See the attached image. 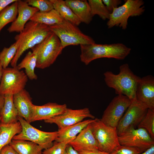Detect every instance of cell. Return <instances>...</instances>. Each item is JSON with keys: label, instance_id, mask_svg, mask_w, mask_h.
Segmentation results:
<instances>
[{"label": "cell", "instance_id": "cell-1", "mask_svg": "<svg viewBox=\"0 0 154 154\" xmlns=\"http://www.w3.org/2000/svg\"><path fill=\"white\" fill-rule=\"evenodd\" d=\"M104 75L106 85L114 89L116 94L125 96L131 101L136 99L137 85L140 77L133 73L128 64L121 65L118 74L107 71L104 73Z\"/></svg>", "mask_w": 154, "mask_h": 154}, {"label": "cell", "instance_id": "cell-2", "mask_svg": "<svg viewBox=\"0 0 154 154\" xmlns=\"http://www.w3.org/2000/svg\"><path fill=\"white\" fill-rule=\"evenodd\" d=\"M81 61L87 65L92 61L100 58L124 59L130 53L131 49L121 43L110 44L80 45Z\"/></svg>", "mask_w": 154, "mask_h": 154}, {"label": "cell", "instance_id": "cell-3", "mask_svg": "<svg viewBox=\"0 0 154 154\" xmlns=\"http://www.w3.org/2000/svg\"><path fill=\"white\" fill-rule=\"evenodd\" d=\"M52 32L47 25L31 21L28 22L22 31L15 37L19 38L21 42L11 62L12 67L17 66L19 59L24 52L41 43Z\"/></svg>", "mask_w": 154, "mask_h": 154}, {"label": "cell", "instance_id": "cell-4", "mask_svg": "<svg viewBox=\"0 0 154 154\" xmlns=\"http://www.w3.org/2000/svg\"><path fill=\"white\" fill-rule=\"evenodd\" d=\"M63 48L57 36L52 32L42 42L31 48L37 54L36 68L43 69L52 65Z\"/></svg>", "mask_w": 154, "mask_h": 154}, {"label": "cell", "instance_id": "cell-5", "mask_svg": "<svg viewBox=\"0 0 154 154\" xmlns=\"http://www.w3.org/2000/svg\"><path fill=\"white\" fill-rule=\"evenodd\" d=\"M49 27L58 38L63 48L71 45L95 43L92 37L83 33L77 26L66 20L64 19L59 24L50 26Z\"/></svg>", "mask_w": 154, "mask_h": 154}, {"label": "cell", "instance_id": "cell-6", "mask_svg": "<svg viewBox=\"0 0 154 154\" xmlns=\"http://www.w3.org/2000/svg\"><path fill=\"white\" fill-rule=\"evenodd\" d=\"M144 4L143 0H125L123 4L114 8L110 14L107 23L108 28L116 26L126 29L129 17L139 16L144 13Z\"/></svg>", "mask_w": 154, "mask_h": 154}, {"label": "cell", "instance_id": "cell-7", "mask_svg": "<svg viewBox=\"0 0 154 154\" xmlns=\"http://www.w3.org/2000/svg\"><path fill=\"white\" fill-rule=\"evenodd\" d=\"M18 121L20 122L22 130L20 133L15 135L13 139L23 140L35 143L46 149L51 147L53 141L58 137V131L46 132L38 129L30 124L22 117L19 116Z\"/></svg>", "mask_w": 154, "mask_h": 154}, {"label": "cell", "instance_id": "cell-8", "mask_svg": "<svg viewBox=\"0 0 154 154\" xmlns=\"http://www.w3.org/2000/svg\"><path fill=\"white\" fill-rule=\"evenodd\" d=\"M91 125L99 150L111 154L120 145L116 127L108 126L97 118L91 123Z\"/></svg>", "mask_w": 154, "mask_h": 154}, {"label": "cell", "instance_id": "cell-9", "mask_svg": "<svg viewBox=\"0 0 154 154\" xmlns=\"http://www.w3.org/2000/svg\"><path fill=\"white\" fill-rule=\"evenodd\" d=\"M28 78L23 70L15 67L3 69L0 84V95H14L24 89Z\"/></svg>", "mask_w": 154, "mask_h": 154}, {"label": "cell", "instance_id": "cell-10", "mask_svg": "<svg viewBox=\"0 0 154 154\" xmlns=\"http://www.w3.org/2000/svg\"><path fill=\"white\" fill-rule=\"evenodd\" d=\"M119 144L137 148L142 152L154 145V141L145 129L131 127L118 135Z\"/></svg>", "mask_w": 154, "mask_h": 154}, {"label": "cell", "instance_id": "cell-11", "mask_svg": "<svg viewBox=\"0 0 154 154\" xmlns=\"http://www.w3.org/2000/svg\"><path fill=\"white\" fill-rule=\"evenodd\" d=\"M131 101L123 95L114 97L104 111L100 120L106 125L116 127Z\"/></svg>", "mask_w": 154, "mask_h": 154}, {"label": "cell", "instance_id": "cell-12", "mask_svg": "<svg viewBox=\"0 0 154 154\" xmlns=\"http://www.w3.org/2000/svg\"><path fill=\"white\" fill-rule=\"evenodd\" d=\"M148 109L146 105L137 99L132 101L116 127L118 135L131 127L137 126Z\"/></svg>", "mask_w": 154, "mask_h": 154}, {"label": "cell", "instance_id": "cell-13", "mask_svg": "<svg viewBox=\"0 0 154 154\" xmlns=\"http://www.w3.org/2000/svg\"><path fill=\"white\" fill-rule=\"evenodd\" d=\"M86 118L95 119L88 108L74 110L67 108L62 114L44 121L47 123L55 124L59 129L81 121Z\"/></svg>", "mask_w": 154, "mask_h": 154}, {"label": "cell", "instance_id": "cell-14", "mask_svg": "<svg viewBox=\"0 0 154 154\" xmlns=\"http://www.w3.org/2000/svg\"><path fill=\"white\" fill-rule=\"evenodd\" d=\"M137 100L148 108L154 109V77L148 75L140 78L137 85Z\"/></svg>", "mask_w": 154, "mask_h": 154}, {"label": "cell", "instance_id": "cell-15", "mask_svg": "<svg viewBox=\"0 0 154 154\" xmlns=\"http://www.w3.org/2000/svg\"><path fill=\"white\" fill-rule=\"evenodd\" d=\"M68 144L78 152L99 150L98 142L92 132L91 123L84 128Z\"/></svg>", "mask_w": 154, "mask_h": 154}, {"label": "cell", "instance_id": "cell-16", "mask_svg": "<svg viewBox=\"0 0 154 154\" xmlns=\"http://www.w3.org/2000/svg\"><path fill=\"white\" fill-rule=\"evenodd\" d=\"M17 9V18L7 29L9 33L21 32L28 21L39 11L37 8L29 5L25 0H18Z\"/></svg>", "mask_w": 154, "mask_h": 154}, {"label": "cell", "instance_id": "cell-17", "mask_svg": "<svg viewBox=\"0 0 154 154\" xmlns=\"http://www.w3.org/2000/svg\"><path fill=\"white\" fill-rule=\"evenodd\" d=\"M66 104L49 102L42 106L33 104L31 122L45 120L63 113L67 108Z\"/></svg>", "mask_w": 154, "mask_h": 154}, {"label": "cell", "instance_id": "cell-18", "mask_svg": "<svg viewBox=\"0 0 154 154\" xmlns=\"http://www.w3.org/2000/svg\"><path fill=\"white\" fill-rule=\"evenodd\" d=\"M13 100L19 116L31 123L33 104L29 92L24 89L14 95Z\"/></svg>", "mask_w": 154, "mask_h": 154}, {"label": "cell", "instance_id": "cell-19", "mask_svg": "<svg viewBox=\"0 0 154 154\" xmlns=\"http://www.w3.org/2000/svg\"><path fill=\"white\" fill-rule=\"evenodd\" d=\"M67 5L72 10L81 22L88 24L93 16L88 2L86 0H66Z\"/></svg>", "mask_w": 154, "mask_h": 154}, {"label": "cell", "instance_id": "cell-20", "mask_svg": "<svg viewBox=\"0 0 154 154\" xmlns=\"http://www.w3.org/2000/svg\"><path fill=\"white\" fill-rule=\"evenodd\" d=\"M4 102L1 111L0 122L8 124L18 121V113L13 102V95L7 94L4 96Z\"/></svg>", "mask_w": 154, "mask_h": 154}, {"label": "cell", "instance_id": "cell-21", "mask_svg": "<svg viewBox=\"0 0 154 154\" xmlns=\"http://www.w3.org/2000/svg\"><path fill=\"white\" fill-rule=\"evenodd\" d=\"M96 118L83 120L73 125L58 129V137L55 141L60 142L66 140H73L88 124L92 123Z\"/></svg>", "mask_w": 154, "mask_h": 154}, {"label": "cell", "instance_id": "cell-22", "mask_svg": "<svg viewBox=\"0 0 154 154\" xmlns=\"http://www.w3.org/2000/svg\"><path fill=\"white\" fill-rule=\"evenodd\" d=\"M22 130L20 122L5 124L0 122V151L5 146L9 145L13 137Z\"/></svg>", "mask_w": 154, "mask_h": 154}, {"label": "cell", "instance_id": "cell-23", "mask_svg": "<svg viewBox=\"0 0 154 154\" xmlns=\"http://www.w3.org/2000/svg\"><path fill=\"white\" fill-rule=\"evenodd\" d=\"M19 154H42V147L32 142L13 139L9 144Z\"/></svg>", "mask_w": 154, "mask_h": 154}, {"label": "cell", "instance_id": "cell-24", "mask_svg": "<svg viewBox=\"0 0 154 154\" xmlns=\"http://www.w3.org/2000/svg\"><path fill=\"white\" fill-rule=\"evenodd\" d=\"M64 19L54 9L46 12L39 11L34 14L30 20L50 26L59 24L63 22Z\"/></svg>", "mask_w": 154, "mask_h": 154}, {"label": "cell", "instance_id": "cell-25", "mask_svg": "<svg viewBox=\"0 0 154 154\" xmlns=\"http://www.w3.org/2000/svg\"><path fill=\"white\" fill-rule=\"evenodd\" d=\"M37 56V54L30 51L28 52L25 57L17 65L18 69L21 70L25 68L26 75L31 80H36L37 76L35 72L36 66Z\"/></svg>", "mask_w": 154, "mask_h": 154}, {"label": "cell", "instance_id": "cell-26", "mask_svg": "<svg viewBox=\"0 0 154 154\" xmlns=\"http://www.w3.org/2000/svg\"><path fill=\"white\" fill-rule=\"evenodd\" d=\"M53 5L54 9L64 20H67L76 26L81 22L71 9L62 0H50Z\"/></svg>", "mask_w": 154, "mask_h": 154}, {"label": "cell", "instance_id": "cell-27", "mask_svg": "<svg viewBox=\"0 0 154 154\" xmlns=\"http://www.w3.org/2000/svg\"><path fill=\"white\" fill-rule=\"evenodd\" d=\"M17 1L8 6L0 12V33L7 24L13 23L18 14Z\"/></svg>", "mask_w": 154, "mask_h": 154}, {"label": "cell", "instance_id": "cell-28", "mask_svg": "<svg viewBox=\"0 0 154 154\" xmlns=\"http://www.w3.org/2000/svg\"><path fill=\"white\" fill-rule=\"evenodd\" d=\"M15 42L9 47H4L0 52V63L3 69L8 66L15 56L20 46L21 40L19 38H15Z\"/></svg>", "mask_w": 154, "mask_h": 154}, {"label": "cell", "instance_id": "cell-29", "mask_svg": "<svg viewBox=\"0 0 154 154\" xmlns=\"http://www.w3.org/2000/svg\"><path fill=\"white\" fill-rule=\"evenodd\" d=\"M91 13L93 17L98 15L103 20H108L110 13L103 3L102 0H89Z\"/></svg>", "mask_w": 154, "mask_h": 154}, {"label": "cell", "instance_id": "cell-30", "mask_svg": "<svg viewBox=\"0 0 154 154\" xmlns=\"http://www.w3.org/2000/svg\"><path fill=\"white\" fill-rule=\"evenodd\" d=\"M137 127L145 129L154 139V109H148L146 114L137 125Z\"/></svg>", "mask_w": 154, "mask_h": 154}, {"label": "cell", "instance_id": "cell-31", "mask_svg": "<svg viewBox=\"0 0 154 154\" xmlns=\"http://www.w3.org/2000/svg\"><path fill=\"white\" fill-rule=\"evenodd\" d=\"M72 140H66L60 142L55 141L52 146L44 149L42 154H65L67 145Z\"/></svg>", "mask_w": 154, "mask_h": 154}, {"label": "cell", "instance_id": "cell-32", "mask_svg": "<svg viewBox=\"0 0 154 154\" xmlns=\"http://www.w3.org/2000/svg\"><path fill=\"white\" fill-rule=\"evenodd\" d=\"M25 1L29 5L37 8L40 12H48L54 9L52 3L50 0Z\"/></svg>", "mask_w": 154, "mask_h": 154}, {"label": "cell", "instance_id": "cell-33", "mask_svg": "<svg viewBox=\"0 0 154 154\" xmlns=\"http://www.w3.org/2000/svg\"><path fill=\"white\" fill-rule=\"evenodd\" d=\"M141 153V151L137 148L120 145L111 154H139Z\"/></svg>", "mask_w": 154, "mask_h": 154}, {"label": "cell", "instance_id": "cell-34", "mask_svg": "<svg viewBox=\"0 0 154 154\" xmlns=\"http://www.w3.org/2000/svg\"><path fill=\"white\" fill-rule=\"evenodd\" d=\"M102 1L110 13L114 8L118 7L122 2L120 0H102Z\"/></svg>", "mask_w": 154, "mask_h": 154}, {"label": "cell", "instance_id": "cell-35", "mask_svg": "<svg viewBox=\"0 0 154 154\" xmlns=\"http://www.w3.org/2000/svg\"><path fill=\"white\" fill-rule=\"evenodd\" d=\"M0 154H19L10 145H7L0 151Z\"/></svg>", "mask_w": 154, "mask_h": 154}, {"label": "cell", "instance_id": "cell-36", "mask_svg": "<svg viewBox=\"0 0 154 154\" xmlns=\"http://www.w3.org/2000/svg\"><path fill=\"white\" fill-rule=\"evenodd\" d=\"M17 0H0V12L4 8Z\"/></svg>", "mask_w": 154, "mask_h": 154}, {"label": "cell", "instance_id": "cell-37", "mask_svg": "<svg viewBox=\"0 0 154 154\" xmlns=\"http://www.w3.org/2000/svg\"><path fill=\"white\" fill-rule=\"evenodd\" d=\"M78 153L79 154H111L99 150L94 151H82Z\"/></svg>", "mask_w": 154, "mask_h": 154}, {"label": "cell", "instance_id": "cell-38", "mask_svg": "<svg viewBox=\"0 0 154 154\" xmlns=\"http://www.w3.org/2000/svg\"><path fill=\"white\" fill-rule=\"evenodd\" d=\"M65 154H79V153L71 145L68 144L66 148Z\"/></svg>", "mask_w": 154, "mask_h": 154}, {"label": "cell", "instance_id": "cell-39", "mask_svg": "<svg viewBox=\"0 0 154 154\" xmlns=\"http://www.w3.org/2000/svg\"><path fill=\"white\" fill-rule=\"evenodd\" d=\"M139 154H154V145L146 149L143 153Z\"/></svg>", "mask_w": 154, "mask_h": 154}, {"label": "cell", "instance_id": "cell-40", "mask_svg": "<svg viewBox=\"0 0 154 154\" xmlns=\"http://www.w3.org/2000/svg\"><path fill=\"white\" fill-rule=\"evenodd\" d=\"M4 102V96L0 95V113L3 106Z\"/></svg>", "mask_w": 154, "mask_h": 154}, {"label": "cell", "instance_id": "cell-41", "mask_svg": "<svg viewBox=\"0 0 154 154\" xmlns=\"http://www.w3.org/2000/svg\"><path fill=\"white\" fill-rule=\"evenodd\" d=\"M3 69V67H2V66L1 65L0 63V84L2 77V76Z\"/></svg>", "mask_w": 154, "mask_h": 154}, {"label": "cell", "instance_id": "cell-42", "mask_svg": "<svg viewBox=\"0 0 154 154\" xmlns=\"http://www.w3.org/2000/svg\"><path fill=\"white\" fill-rule=\"evenodd\" d=\"M1 116H0V120H1Z\"/></svg>", "mask_w": 154, "mask_h": 154}]
</instances>
